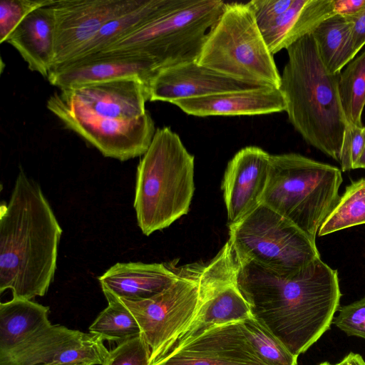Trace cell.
<instances>
[{
	"mask_svg": "<svg viewBox=\"0 0 365 365\" xmlns=\"http://www.w3.org/2000/svg\"><path fill=\"white\" fill-rule=\"evenodd\" d=\"M49 307L29 299L12 298L0 304V359L40 330L50 326Z\"/></svg>",
	"mask_w": 365,
	"mask_h": 365,
	"instance_id": "cell-21",
	"label": "cell"
},
{
	"mask_svg": "<svg viewBox=\"0 0 365 365\" xmlns=\"http://www.w3.org/2000/svg\"><path fill=\"white\" fill-rule=\"evenodd\" d=\"M286 50L279 89L289 121L307 143L339 162L348 124L339 95V73L323 64L311 34Z\"/></svg>",
	"mask_w": 365,
	"mask_h": 365,
	"instance_id": "cell-3",
	"label": "cell"
},
{
	"mask_svg": "<svg viewBox=\"0 0 365 365\" xmlns=\"http://www.w3.org/2000/svg\"><path fill=\"white\" fill-rule=\"evenodd\" d=\"M293 0H252L247 3L255 21L262 30L286 11Z\"/></svg>",
	"mask_w": 365,
	"mask_h": 365,
	"instance_id": "cell-32",
	"label": "cell"
},
{
	"mask_svg": "<svg viewBox=\"0 0 365 365\" xmlns=\"http://www.w3.org/2000/svg\"><path fill=\"white\" fill-rule=\"evenodd\" d=\"M197 62L255 86L280 87L281 74L247 3H225Z\"/></svg>",
	"mask_w": 365,
	"mask_h": 365,
	"instance_id": "cell-7",
	"label": "cell"
},
{
	"mask_svg": "<svg viewBox=\"0 0 365 365\" xmlns=\"http://www.w3.org/2000/svg\"><path fill=\"white\" fill-rule=\"evenodd\" d=\"M332 323L347 335L365 339V297L341 307Z\"/></svg>",
	"mask_w": 365,
	"mask_h": 365,
	"instance_id": "cell-30",
	"label": "cell"
},
{
	"mask_svg": "<svg viewBox=\"0 0 365 365\" xmlns=\"http://www.w3.org/2000/svg\"><path fill=\"white\" fill-rule=\"evenodd\" d=\"M351 23L335 14L322 21L311 33L320 58L329 71L340 73L353 58L350 53Z\"/></svg>",
	"mask_w": 365,
	"mask_h": 365,
	"instance_id": "cell-23",
	"label": "cell"
},
{
	"mask_svg": "<svg viewBox=\"0 0 365 365\" xmlns=\"http://www.w3.org/2000/svg\"><path fill=\"white\" fill-rule=\"evenodd\" d=\"M144 0H54L55 56L52 69L63 65L107 23Z\"/></svg>",
	"mask_w": 365,
	"mask_h": 365,
	"instance_id": "cell-12",
	"label": "cell"
},
{
	"mask_svg": "<svg viewBox=\"0 0 365 365\" xmlns=\"http://www.w3.org/2000/svg\"><path fill=\"white\" fill-rule=\"evenodd\" d=\"M363 224H365V178L346 186L317 235L322 237Z\"/></svg>",
	"mask_w": 365,
	"mask_h": 365,
	"instance_id": "cell-26",
	"label": "cell"
},
{
	"mask_svg": "<svg viewBox=\"0 0 365 365\" xmlns=\"http://www.w3.org/2000/svg\"><path fill=\"white\" fill-rule=\"evenodd\" d=\"M351 23L350 53L354 59L365 45V8L356 15L346 16Z\"/></svg>",
	"mask_w": 365,
	"mask_h": 365,
	"instance_id": "cell-33",
	"label": "cell"
},
{
	"mask_svg": "<svg viewBox=\"0 0 365 365\" xmlns=\"http://www.w3.org/2000/svg\"><path fill=\"white\" fill-rule=\"evenodd\" d=\"M62 229L39 185L21 170L0 211V292L43 297L56 269Z\"/></svg>",
	"mask_w": 365,
	"mask_h": 365,
	"instance_id": "cell-2",
	"label": "cell"
},
{
	"mask_svg": "<svg viewBox=\"0 0 365 365\" xmlns=\"http://www.w3.org/2000/svg\"><path fill=\"white\" fill-rule=\"evenodd\" d=\"M177 277L174 264L118 262L98 279L103 293L120 299L140 301L160 293Z\"/></svg>",
	"mask_w": 365,
	"mask_h": 365,
	"instance_id": "cell-19",
	"label": "cell"
},
{
	"mask_svg": "<svg viewBox=\"0 0 365 365\" xmlns=\"http://www.w3.org/2000/svg\"><path fill=\"white\" fill-rule=\"evenodd\" d=\"M158 71L150 58L131 53H100L50 71L49 83L61 89L125 78H138L147 84Z\"/></svg>",
	"mask_w": 365,
	"mask_h": 365,
	"instance_id": "cell-17",
	"label": "cell"
},
{
	"mask_svg": "<svg viewBox=\"0 0 365 365\" xmlns=\"http://www.w3.org/2000/svg\"><path fill=\"white\" fill-rule=\"evenodd\" d=\"M195 158L170 127L156 129L137 168L134 208L150 235L187 215L195 191Z\"/></svg>",
	"mask_w": 365,
	"mask_h": 365,
	"instance_id": "cell-4",
	"label": "cell"
},
{
	"mask_svg": "<svg viewBox=\"0 0 365 365\" xmlns=\"http://www.w3.org/2000/svg\"><path fill=\"white\" fill-rule=\"evenodd\" d=\"M336 14L344 16L357 14L365 8V0H334Z\"/></svg>",
	"mask_w": 365,
	"mask_h": 365,
	"instance_id": "cell-34",
	"label": "cell"
},
{
	"mask_svg": "<svg viewBox=\"0 0 365 365\" xmlns=\"http://www.w3.org/2000/svg\"><path fill=\"white\" fill-rule=\"evenodd\" d=\"M338 90L347 123L363 126L361 115L365 106V50L340 72Z\"/></svg>",
	"mask_w": 365,
	"mask_h": 365,
	"instance_id": "cell-25",
	"label": "cell"
},
{
	"mask_svg": "<svg viewBox=\"0 0 365 365\" xmlns=\"http://www.w3.org/2000/svg\"><path fill=\"white\" fill-rule=\"evenodd\" d=\"M338 365H365V361L361 355L349 353L338 363Z\"/></svg>",
	"mask_w": 365,
	"mask_h": 365,
	"instance_id": "cell-35",
	"label": "cell"
},
{
	"mask_svg": "<svg viewBox=\"0 0 365 365\" xmlns=\"http://www.w3.org/2000/svg\"><path fill=\"white\" fill-rule=\"evenodd\" d=\"M343 181L336 167L297 153L270 155L261 203L315 242L318 231L339 199Z\"/></svg>",
	"mask_w": 365,
	"mask_h": 365,
	"instance_id": "cell-5",
	"label": "cell"
},
{
	"mask_svg": "<svg viewBox=\"0 0 365 365\" xmlns=\"http://www.w3.org/2000/svg\"><path fill=\"white\" fill-rule=\"evenodd\" d=\"M153 365H266L242 322L210 327L164 355Z\"/></svg>",
	"mask_w": 365,
	"mask_h": 365,
	"instance_id": "cell-14",
	"label": "cell"
},
{
	"mask_svg": "<svg viewBox=\"0 0 365 365\" xmlns=\"http://www.w3.org/2000/svg\"><path fill=\"white\" fill-rule=\"evenodd\" d=\"M365 145V126L347 124L343 136L339 160L342 171L354 169Z\"/></svg>",
	"mask_w": 365,
	"mask_h": 365,
	"instance_id": "cell-31",
	"label": "cell"
},
{
	"mask_svg": "<svg viewBox=\"0 0 365 365\" xmlns=\"http://www.w3.org/2000/svg\"><path fill=\"white\" fill-rule=\"evenodd\" d=\"M81 365H86V364H81Z\"/></svg>",
	"mask_w": 365,
	"mask_h": 365,
	"instance_id": "cell-38",
	"label": "cell"
},
{
	"mask_svg": "<svg viewBox=\"0 0 365 365\" xmlns=\"http://www.w3.org/2000/svg\"><path fill=\"white\" fill-rule=\"evenodd\" d=\"M242 322L254 351L266 365H297V357L253 317Z\"/></svg>",
	"mask_w": 365,
	"mask_h": 365,
	"instance_id": "cell-27",
	"label": "cell"
},
{
	"mask_svg": "<svg viewBox=\"0 0 365 365\" xmlns=\"http://www.w3.org/2000/svg\"><path fill=\"white\" fill-rule=\"evenodd\" d=\"M319 365H338V364H330V363H329L327 361H325V362H322V363L319 364Z\"/></svg>",
	"mask_w": 365,
	"mask_h": 365,
	"instance_id": "cell-37",
	"label": "cell"
},
{
	"mask_svg": "<svg viewBox=\"0 0 365 365\" xmlns=\"http://www.w3.org/2000/svg\"><path fill=\"white\" fill-rule=\"evenodd\" d=\"M54 0H1L0 2V42L6 40L23 19L35 9Z\"/></svg>",
	"mask_w": 365,
	"mask_h": 365,
	"instance_id": "cell-28",
	"label": "cell"
},
{
	"mask_svg": "<svg viewBox=\"0 0 365 365\" xmlns=\"http://www.w3.org/2000/svg\"><path fill=\"white\" fill-rule=\"evenodd\" d=\"M202 263L175 267L177 279L155 296L140 301L120 299L137 320L150 349L153 365L190 324L200 306ZM119 299V298H118Z\"/></svg>",
	"mask_w": 365,
	"mask_h": 365,
	"instance_id": "cell-9",
	"label": "cell"
},
{
	"mask_svg": "<svg viewBox=\"0 0 365 365\" xmlns=\"http://www.w3.org/2000/svg\"><path fill=\"white\" fill-rule=\"evenodd\" d=\"M225 6L221 0H173L155 18L100 53L144 56L155 62L158 71L197 61Z\"/></svg>",
	"mask_w": 365,
	"mask_h": 365,
	"instance_id": "cell-6",
	"label": "cell"
},
{
	"mask_svg": "<svg viewBox=\"0 0 365 365\" xmlns=\"http://www.w3.org/2000/svg\"><path fill=\"white\" fill-rule=\"evenodd\" d=\"M237 262V285L252 317L292 354L306 351L329 329L341 294L337 271L321 258L289 276Z\"/></svg>",
	"mask_w": 365,
	"mask_h": 365,
	"instance_id": "cell-1",
	"label": "cell"
},
{
	"mask_svg": "<svg viewBox=\"0 0 365 365\" xmlns=\"http://www.w3.org/2000/svg\"><path fill=\"white\" fill-rule=\"evenodd\" d=\"M356 168H364L365 169V145L363 149V151L356 161V164L354 165V169Z\"/></svg>",
	"mask_w": 365,
	"mask_h": 365,
	"instance_id": "cell-36",
	"label": "cell"
},
{
	"mask_svg": "<svg viewBox=\"0 0 365 365\" xmlns=\"http://www.w3.org/2000/svg\"><path fill=\"white\" fill-rule=\"evenodd\" d=\"M257 87L259 86L225 76L197 61L158 70L147 84L149 101L170 103L180 99Z\"/></svg>",
	"mask_w": 365,
	"mask_h": 365,
	"instance_id": "cell-16",
	"label": "cell"
},
{
	"mask_svg": "<svg viewBox=\"0 0 365 365\" xmlns=\"http://www.w3.org/2000/svg\"><path fill=\"white\" fill-rule=\"evenodd\" d=\"M52 4L28 14L6 40L17 50L31 71L46 78L55 56L56 22Z\"/></svg>",
	"mask_w": 365,
	"mask_h": 365,
	"instance_id": "cell-20",
	"label": "cell"
},
{
	"mask_svg": "<svg viewBox=\"0 0 365 365\" xmlns=\"http://www.w3.org/2000/svg\"><path fill=\"white\" fill-rule=\"evenodd\" d=\"M104 295L108 306L89 327V332L118 344L141 336L137 320L120 299L108 293Z\"/></svg>",
	"mask_w": 365,
	"mask_h": 365,
	"instance_id": "cell-24",
	"label": "cell"
},
{
	"mask_svg": "<svg viewBox=\"0 0 365 365\" xmlns=\"http://www.w3.org/2000/svg\"><path fill=\"white\" fill-rule=\"evenodd\" d=\"M108 354L100 336L51 324L0 359V365H102Z\"/></svg>",
	"mask_w": 365,
	"mask_h": 365,
	"instance_id": "cell-11",
	"label": "cell"
},
{
	"mask_svg": "<svg viewBox=\"0 0 365 365\" xmlns=\"http://www.w3.org/2000/svg\"><path fill=\"white\" fill-rule=\"evenodd\" d=\"M150 349L143 336L119 344L102 365H150Z\"/></svg>",
	"mask_w": 365,
	"mask_h": 365,
	"instance_id": "cell-29",
	"label": "cell"
},
{
	"mask_svg": "<svg viewBox=\"0 0 365 365\" xmlns=\"http://www.w3.org/2000/svg\"><path fill=\"white\" fill-rule=\"evenodd\" d=\"M172 1L173 0H144L137 8L107 23L63 65L103 52L155 18L168 7Z\"/></svg>",
	"mask_w": 365,
	"mask_h": 365,
	"instance_id": "cell-22",
	"label": "cell"
},
{
	"mask_svg": "<svg viewBox=\"0 0 365 365\" xmlns=\"http://www.w3.org/2000/svg\"><path fill=\"white\" fill-rule=\"evenodd\" d=\"M172 104L188 115L198 117L259 115L286 110L281 90L267 86L180 99Z\"/></svg>",
	"mask_w": 365,
	"mask_h": 365,
	"instance_id": "cell-18",
	"label": "cell"
},
{
	"mask_svg": "<svg viewBox=\"0 0 365 365\" xmlns=\"http://www.w3.org/2000/svg\"><path fill=\"white\" fill-rule=\"evenodd\" d=\"M147 86L138 78H125L61 89L46 101L48 110L110 119H134L145 115Z\"/></svg>",
	"mask_w": 365,
	"mask_h": 365,
	"instance_id": "cell-10",
	"label": "cell"
},
{
	"mask_svg": "<svg viewBox=\"0 0 365 365\" xmlns=\"http://www.w3.org/2000/svg\"><path fill=\"white\" fill-rule=\"evenodd\" d=\"M228 240L239 262H253L279 276L296 274L320 258L314 241L262 203L229 224Z\"/></svg>",
	"mask_w": 365,
	"mask_h": 365,
	"instance_id": "cell-8",
	"label": "cell"
},
{
	"mask_svg": "<svg viewBox=\"0 0 365 365\" xmlns=\"http://www.w3.org/2000/svg\"><path fill=\"white\" fill-rule=\"evenodd\" d=\"M269 158L261 148L247 146L228 162L221 189L229 224L239 221L261 203L268 178Z\"/></svg>",
	"mask_w": 365,
	"mask_h": 365,
	"instance_id": "cell-15",
	"label": "cell"
},
{
	"mask_svg": "<svg viewBox=\"0 0 365 365\" xmlns=\"http://www.w3.org/2000/svg\"><path fill=\"white\" fill-rule=\"evenodd\" d=\"M51 112L104 156L121 161L143 155L156 131L148 111L134 119L79 115L61 110Z\"/></svg>",
	"mask_w": 365,
	"mask_h": 365,
	"instance_id": "cell-13",
	"label": "cell"
}]
</instances>
